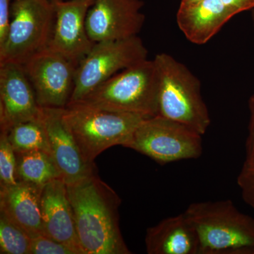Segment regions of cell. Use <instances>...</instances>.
Wrapping results in <instances>:
<instances>
[{
	"label": "cell",
	"instance_id": "cell-20",
	"mask_svg": "<svg viewBox=\"0 0 254 254\" xmlns=\"http://www.w3.org/2000/svg\"><path fill=\"white\" fill-rule=\"evenodd\" d=\"M31 244L28 234L0 212V254H30Z\"/></svg>",
	"mask_w": 254,
	"mask_h": 254
},
{
	"label": "cell",
	"instance_id": "cell-10",
	"mask_svg": "<svg viewBox=\"0 0 254 254\" xmlns=\"http://www.w3.org/2000/svg\"><path fill=\"white\" fill-rule=\"evenodd\" d=\"M142 0H95L88 10L86 28L93 43L138 36L145 21Z\"/></svg>",
	"mask_w": 254,
	"mask_h": 254
},
{
	"label": "cell",
	"instance_id": "cell-6",
	"mask_svg": "<svg viewBox=\"0 0 254 254\" xmlns=\"http://www.w3.org/2000/svg\"><path fill=\"white\" fill-rule=\"evenodd\" d=\"M7 39L0 48V64L24 62L49 46L55 20V0H13Z\"/></svg>",
	"mask_w": 254,
	"mask_h": 254
},
{
	"label": "cell",
	"instance_id": "cell-13",
	"mask_svg": "<svg viewBox=\"0 0 254 254\" xmlns=\"http://www.w3.org/2000/svg\"><path fill=\"white\" fill-rule=\"evenodd\" d=\"M41 110L22 64H0L1 131H7L17 124L38 120Z\"/></svg>",
	"mask_w": 254,
	"mask_h": 254
},
{
	"label": "cell",
	"instance_id": "cell-24",
	"mask_svg": "<svg viewBox=\"0 0 254 254\" xmlns=\"http://www.w3.org/2000/svg\"><path fill=\"white\" fill-rule=\"evenodd\" d=\"M12 1L0 0V48L4 46L9 34Z\"/></svg>",
	"mask_w": 254,
	"mask_h": 254
},
{
	"label": "cell",
	"instance_id": "cell-9",
	"mask_svg": "<svg viewBox=\"0 0 254 254\" xmlns=\"http://www.w3.org/2000/svg\"><path fill=\"white\" fill-rule=\"evenodd\" d=\"M22 66L41 108H66L74 88L77 64L48 47Z\"/></svg>",
	"mask_w": 254,
	"mask_h": 254
},
{
	"label": "cell",
	"instance_id": "cell-19",
	"mask_svg": "<svg viewBox=\"0 0 254 254\" xmlns=\"http://www.w3.org/2000/svg\"><path fill=\"white\" fill-rule=\"evenodd\" d=\"M4 131L15 152L40 150L51 154L41 116L38 120L17 124Z\"/></svg>",
	"mask_w": 254,
	"mask_h": 254
},
{
	"label": "cell",
	"instance_id": "cell-18",
	"mask_svg": "<svg viewBox=\"0 0 254 254\" xmlns=\"http://www.w3.org/2000/svg\"><path fill=\"white\" fill-rule=\"evenodd\" d=\"M15 153L18 181L45 186L53 180L61 179L50 153L40 150Z\"/></svg>",
	"mask_w": 254,
	"mask_h": 254
},
{
	"label": "cell",
	"instance_id": "cell-25",
	"mask_svg": "<svg viewBox=\"0 0 254 254\" xmlns=\"http://www.w3.org/2000/svg\"><path fill=\"white\" fill-rule=\"evenodd\" d=\"M249 108L250 112V124H249L248 136L246 141V162H254V94L249 100Z\"/></svg>",
	"mask_w": 254,
	"mask_h": 254
},
{
	"label": "cell",
	"instance_id": "cell-16",
	"mask_svg": "<svg viewBox=\"0 0 254 254\" xmlns=\"http://www.w3.org/2000/svg\"><path fill=\"white\" fill-rule=\"evenodd\" d=\"M236 14L222 0H202L190 6H180L177 21L189 41L203 45Z\"/></svg>",
	"mask_w": 254,
	"mask_h": 254
},
{
	"label": "cell",
	"instance_id": "cell-5",
	"mask_svg": "<svg viewBox=\"0 0 254 254\" xmlns=\"http://www.w3.org/2000/svg\"><path fill=\"white\" fill-rule=\"evenodd\" d=\"M64 118L83 156L90 163L114 145L125 146L140 124L147 119L81 104L66 106Z\"/></svg>",
	"mask_w": 254,
	"mask_h": 254
},
{
	"label": "cell",
	"instance_id": "cell-27",
	"mask_svg": "<svg viewBox=\"0 0 254 254\" xmlns=\"http://www.w3.org/2000/svg\"><path fill=\"white\" fill-rule=\"evenodd\" d=\"M202 0H182L181 4H180V6H190V5H193L197 4V3L200 2Z\"/></svg>",
	"mask_w": 254,
	"mask_h": 254
},
{
	"label": "cell",
	"instance_id": "cell-1",
	"mask_svg": "<svg viewBox=\"0 0 254 254\" xmlns=\"http://www.w3.org/2000/svg\"><path fill=\"white\" fill-rule=\"evenodd\" d=\"M66 190L84 254H131L119 225L121 199L111 187L96 173Z\"/></svg>",
	"mask_w": 254,
	"mask_h": 254
},
{
	"label": "cell",
	"instance_id": "cell-8",
	"mask_svg": "<svg viewBox=\"0 0 254 254\" xmlns=\"http://www.w3.org/2000/svg\"><path fill=\"white\" fill-rule=\"evenodd\" d=\"M147 55L148 50L138 36L95 43L76 67L74 88L67 106L81 101L119 71L147 60Z\"/></svg>",
	"mask_w": 254,
	"mask_h": 254
},
{
	"label": "cell",
	"instance_id": "cell-26",
	"mask_svg": "<svg viewBox=\"0 0 254 254\" xmlns=\"http://www.w3.org/2000/svg\"><path fill=\"white\" fill-rule=\"evenodd\" d=\"M222 1L237 14L254 8V0H222Z\"/></svg>",
	"mask_w": 254,
	"mask_h": 254
},
{
	"label": "cell",
	"instance_id": "cell-15",
	"mask_svg": "<svg viewBox=\"0 0 254 254\" xmlns=\"http://www.w3.org/2000/svg\"><path fill=\"white\" fill-rule=\"evenodd\" d=\"M43 187L18 182L0 190V212L21 227L31 240L46 235L41 210Z\"/></svg>",
	"mask_w": 254,
	"mask_h": 254
},
{
	"label": "cell",
	"instance_id": "cell-22",
	"mask_svg": "<svg viewBox=\"0 0 254 254\" xmlns=\"http://www.w3.org/2000/svg\"><path fill=\"white\" fill-rule=\"evenodd\" d=\"M30 254H76L74 251L61 242L42 235L32 239Z\"/></svg>",
	"mask_w": 254,
	"mask_h": 254
},
{
	"label": "cell",
	"instance_id": "cell-4",
	"mask_svg": "<svg viewBox=\"0 0 254 254\" xmlns=\"http://www.w3.org/2000/svg\"><path fill=\"white\" fill-rule=\"evenodd\" d=\"M158 87L154 60H145L117 73L75 104L150 118L158 115Z\"/></svg>",
	"mask_w": 254,
	"mask_h": 254
},
{
	"label": "cell",
	"instance_id": "cell-14",
	"mask_svg": "<svg viewBox=\"0 0 254 254\" xmlns=\"http://www.w3.org/2000/svg\"><path fill=\"white\" fill-rule=\"evenodd\" d=\"M41 210L46 236L67 246L76 254H84L78 240L66 185L62 179L53 180L43 187Z\"/></svg>",
	"mask_w": 254,
	"mask_h": 254
},
{
	"label": "cell",
	"instance_id": "cell-7",
	"mask_svg": "<svg viewBox=\"0 0 254 254\" xmlns=\"http://www.w3.org/2000/svg\"><path fill=\"white\" fill-rule=\"evenodd\" d=\"M165 165L199 158L202 135L186 125L157 116L145 119L125 145Z\"/></svg>",
	"mask_w": 254,
	"mask_h": 254
},
{
	"label": "cell",
	"instance_id": "cell-17",
	"mask_svg": "<svg viewBox=\"0 0 254 254\" xmlns=\"http://www.w3.org/2000/svg\"><path fill=\"white\" fill-rule=\"evenodd\" d=\"M148 254H198V235L185 213L164 219L147 230Z\"/></svg>",
	"mask_w": 254,
	"mask_h": 254
},
{
	"label": "cell",
	"instance_id": "cell-11",
	"mask_svg": "<svg viewBox=\"0 0 254 254\" xmlns=\"http://www.w3.org/2000/svg\"><path fill=\"white\" fill-rule=\"evenodd\" d=\"M41 119L46 128L50 153L66 185L96 174L95 163L83 156L72 132L64 118V108H41Z\"/></svg>",
	"mask_w": 254,
	"mask_h": 254
},
{
	"label": "cell",
	"instance_id": "cell-28",
	"mask_svg": "<svg viewBox=\"0 0 254 254\" xmlns=\"http://www.w3.org/2000/svg\"><path fill=\"white\" fill-rule=\"evenodd\" d=\"M252 19H253L254 26V9L253 10V12H252Z\"/></svg>",
	"mask_w": 254,
	"mask_h": 254
},
{
	"label": "cell",
	"instance_id": "cell-21",
	"mask_svg": "<svg viewBox=\"0 0 254 254\" xmlns=\"http://www.w3.org/2000/svg\"><path fill=\"white\" fill-rule=\"evenodd\" d=\"M18 181L16 174V156L6 131L0 133V187L12 186Z\"/></svg>",
	"mask_w": 254,
	"mask_h": 254
},
{
	"label": "cell",
	"instance_id": "cell-2",
	"mask_svg": "<svg viewBox=\"0 0 254 254\" xmlns=\"http://www.w3.org/2000/svg\"><path fill=\"white\" fill-rule=\"evenodd\" d=\"M184 213L198 235V254H254V218L231 200L191 203Z\"/></svg>",
	"mask_w": 254,
	"mask_h": 254
},
{
	"label": "cell",
	"instance_id": "cell-3",
	"mask_svg": "<svg viewBox=\"0 0 254 254\" xmlns=\"http://www.w3.org/2000/svg\"><path fill=\"white\" fill-rule=\"evenodd\" d=\"M153 60L158 75V116L186 125L203 136L210 118L199 80L170 55L160 53Z\"/></svg>",
	"mask_w": 254,
	"mask_h": 254
},
{
	"label": "cell",
	"instance_id": "cell-12",
	"mask_svg": "<svg viewBox=\"0 0 254 254\" xmlns=\"http://www.w3.org/2000/svg\"><path fill=\"white\" fill-rule=\"evenodd\" d=\"M95 1L55 0L54 28L48 47L77 66L95 44L86 28L87 14Z\"/></svg>",
	"mask_w": 254,
	"mask_h": 254
},
{
	"label": "cell",
	"instance_id": "cell-23",
	"mask_svg": "<svg viewBox=\"0 0 254 254\" xmlns=\"http://www.w3.org/2000/svg\"><path fill=\"white\" fill-rule=\"evenodd\" d=\"M237 185L244 200L254 210V162H245L237 177Z\"/></svg>",
	"mask_w": 254,
	"mask_h": 254
}]
</instances>
